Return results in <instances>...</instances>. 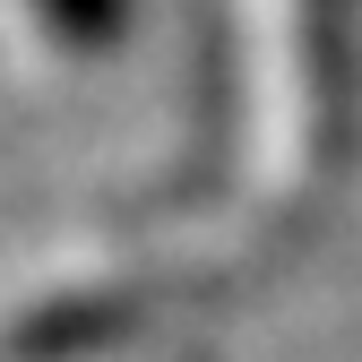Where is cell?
Instances as JSON below:
<instances>
[{
    "label": "cell",
    "mask_w": 362,
    "mask_h": 362,
    "mask_svg": "<svg viewBox=\"0 0 362 362\" xmlns=\"http://www.w3.org/2000/svg\"><path fill=\"white\" fill-rule=\"evenodd\" d=\"M52 9H61V26H69V35H112L121 0H52Z\"/></svg>",
    "instance_id": "cell-1"
}]
</instances>
